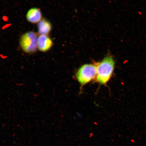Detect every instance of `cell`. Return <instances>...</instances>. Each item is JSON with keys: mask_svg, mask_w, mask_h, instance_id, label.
I'll use <instances>...</instances> for the list:
<instances>
[{"mask_svg": "<svg viewBox=\"0 0 146 146\" xmlns=\"http://www.w3.org/2000/svg\"><path fill=\"white\" fill-rule=\"evenodd\" d=\"M96 66L95 81L101 85H106L110 80L113 73L115 62L112 56H107L98 62Z\"/></svg>", "mask_w": 146, "mask_h": 146, "instance_id": "obj_1", "label": "cell"}, {"mask_svg": "<svg viewBox=\"0 0 146 146\" xmlns=\"http://www.w3.org/2000/svg\"><path fill=\"white\" fill-rule=\"evenodd\" d=\"M96 66L95 63L85 64L80 67L76 73V78L82 87L95 79Z\"/></svg>", "mask_w": 146, "mask_h": 146, "instance_id": "obj_2", "label": "cell"}, {"mask_svg": "<svg viewBox=\"0 0 146 146\" xmlns=\"http://www.w3.org/2000/svg\"><path fill=\"white\" fill-rule=\"evenodd\" d=\"M38 34L34 31L25 33L20 40V45L24 52L27 54L35 52L38 49Z\"/></svg>", "mask_w": 146, "mask_h": 146, "instance_id": "obj_3", "label": "cell"}, {"mask_svg": "<svg viewBox=\"0 0 146 146\" xmlns=\"http://www.w3.org/2000/svg\"><path fill=\"white\" fill-rule=\"evenodd\" d=\"M52 45V40L47 35H40L38 36L37 47L40 52H47L50 50Z\"/></svg>", "mask_w": 146, "mask_h": 146, "instance_id": "obj_4", "label": "cell"}, {"mask_svg": "<svg viewBox=\"0 0 146 146\" xmlns=\"http://www.w3.org/2000/svg\"><path fill=\"white\" fill-rule=\"evenodd\" d=\"M26 18L27 21L30 23H39L42 18L40 10L36 8L30 9L27 12Z\"/></svg>", "mask_w": 146, "mask_h": 146, "instance_id": "obj_5", "label": "cell"}, {"mask_svg": "<svg viewBox=\"0 0 146 146\" xmlns=\"http://www.w3.org/2000/svg\"><path fill=\"white\" fill-rule=\"evenodd\" d=\"M52 28L50 23L46 19H42L38 23V32L40 35H47Z\"/></svg>", "mask_w": 146, "mask_h": 146, "instance_id": "obj_6", "label": "cell"}]
</instances>
